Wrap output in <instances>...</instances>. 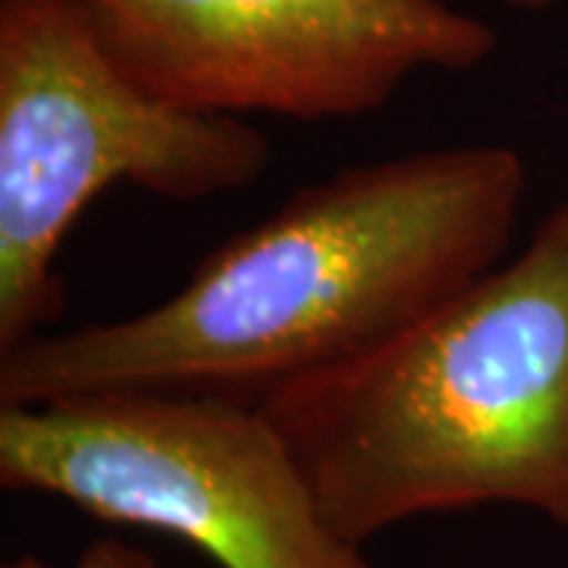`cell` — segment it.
I'll list each match as a JSON object with an SVG mask.
<instances>
[{"mask_svg": "<svg viewBox=\"0 0 568 568\" xmlns=\"http://www.w3.org/2000/svg\"><path fill=\"white\" fill-rule=\"evenodd\" d=\"M528 190L508 145H448L306 183L130 320L0 354V407L104 392L260 405L354 364L493 272Z\"/></svg>", "mask_w": 568, "mask_h": 568, "instance_id": "cell-1", "label": "cell"}, {"mask_svg": "<svg viewBox=\"0 0 568 568\" xmlns=\"http://www.w3.org/2000/svg\"><path fill=\"white\" fill-rule=\"evenodd\" d=\"M260 407L357 547L484 506L568 530V200L511 263L405 335Z\"/></svg>", "mask_w": 568, "mask_h": 568, "instance_id": "cell-2", "label": "cell"}, {"mask_svg": "<svg viewBox=\"0 0 568 568\" xmlns=\"http://www.w3.org/2000/svg\"><path fill=\"white\" fill-rule=\"evenodd\" d=\"M272 145L130 80L82 0H0V354L63 316L70 227L114 183L200 203L256 183Z\"/></svg>", "mask_w": 568, "mask_h": 568, "instance_id": "cell-3", "label": "cell"}, {"mask_svg": "<svg viewBox=\"0 0 568 568\" xmlns=\"http://www.w3.org/2000/svg\"><path fill=\"white\" fill-rule=\"evenodd\" d=\"M0 487L181 537L219 568H379L332 528L263 407L215 395L0 407Z\"/></svg>", "mask_w": 568, "mask_h": 568, "instance_id": "cell-4", "label": "cell"}, {"mask_svg": "<svg viewBox=\"0 0 568 568\" xmlns=\"http://www.w3.org/2000/svg\"><path fill=\"white\" fill-rule=\"evenodd\" d=\"M123 73L200 114L347 121L426 70L467 73L496 32L446 0H82Z\"/></svg>", "mask_w": 568, "mask_h": 568, "instance_id": "cell-5", "label": "cell"}, {"mask_svg": "<svg viewBox=\"0 0 568 568\" xmlns=\"http://www.w3.org/2000/svg\"><path fill=\"white\" fill-rule=\"evenodd\" d=\"M77 568H159V562L118 537H99L82 549Z\"/></svg>", "mask_w": 568, "mask_h": 568, "instance_id": "cell-6", "label": "cell"}, {"mask_svg": "<svg viewBox=\"0 0 568 568\" xmlns=\"http://www.w3.org/2000/svg\"><path fill=\"white\" fill-rule=\"evenodd\" d=\"M3 568H54V566H51V562H44L41 556H32V552H26V556H17V559L3 562Z\"/></svg>", "mask_w": 568, "mask_h": 568, "instance_id": "cell-7", "label": "cell"}, {"mask_svg": "<svg viewBox=\"0 0 568 568\" xmlns=\"http://www.w3.org/2000/svg\"><path fill=\"white\" fill-rule=\"evenodd\" d=\"M508 7H515V10H530V13H537V10H547L552 0H503Z\"/></svg>", "mask_w": 568, "mask_h": 568, "instance_id": "cell-8", "label": "cell"}]
</instances>
